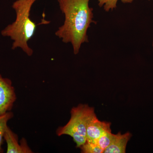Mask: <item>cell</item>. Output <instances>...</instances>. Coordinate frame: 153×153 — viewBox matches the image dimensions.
I'll return each mask as SVG.
<instances>
[{
	"instance_id": "6da1fadb",
	"label": "cell",
	"mask_w": 153,
	"mask_h": 153,
	"mask_svg": "<svg viewBox=\"0 0 153 153\" xmlns=\"http://www.w3.org/2000/svg\"><path fill=\"white\" fill-rule=\"evenodd\" d=\"M64 16V23L55 32L63 43H70L74 54L79 52L81 45L88 42L87 31L93 20V9L90 0H57Z\"/></svg>"
},
{
	"instance_id": "7a4b0ae2",
	"label": "cell",
	"mask_w": 153,
	"mask_h": 153,
	"mask_svg": "<svg viewBox=\"0 0 153 153\" xmlns=\"http://www.w3.org/2000/svg\"><path fill=\"white\" fill-rule=\"evenodd\" d=\"M37 0H17L12 7L16 13L15 22L1 31V35L9 37L13 41L12 49L20 48L28 56L33 55V49L28 42L35 35L37 25L30 18V12Z\"/></svg>"
},
{
	"instance_id": "3957f363",
	"label": "cell",
	"mask_w": 153,
	"mask_h": 153,
	"mask_svg": "<svg viewBox=\"0 0 153 153\" xmlns=\"http://www.w3.org/2000/svg\"><path fill=\"white\" fill-rule=\"evenodd\" d=\"M95 114L94 108L87 104H80L72 108L69 121L66 125L57 128L56 134L58 136H70L76 143V147L79 148L87 140V124Z\"/></svg>"
},
{
	"instance_id": "277c9868",
	"label": "cell",
	"mask_w": 153,
	"mask_h": 153,
	"mask_svg": "<svg viewBox=\"0 0 153 153\" xmlns=\"http://www.w3.org/2000/svg\"><path fill=\"white\" fill-rule=\"evenodd\" d=\"M16 99L12 81L0 74V115L11 111Z\"/></svg>"
},
{
	"instance_id": "5b68a950",
	"label": "cell",
	"mask_w": 153,
	"mask_h": 153,
	"mask_svg": "<svg viewBox=\"0 0 153 153\" xmlns=\"http://www.w3.org/2000/svg\"><path fill=\"white\" fill-rule=\"evenodd\" d=\"M4 140L7 143V153H33L25 138H22L19 143L18 135L14 133L8 126L4 134Z\"/></svg>"
},
{
	"instance_id": "8992f818",
	"label": "cell",
	"mask_w": 153,
	"mask_h": 153,
	"mask_svg": "<svg viewBox=\"0 0 153 153\" xmlns=\"http://www.w3.org/2000/svg\"><path fill=\"white\" fill-rule=\"evenodd\" d=\"M111 125L110 123L99 120L96 115L94 114L89 120L86 127L87 140L95 143V141L105 132L111 131Z\"/></svg>"
},
{
	"instance_id": "52a82bcc",
	"label": "cell",
	"mask_w": 153,
	"mask_h": 153,
	"mask_svg": "<svg viewBox=\"0 0 153 153\" xmlns=\"http://www.w3.org/2000/svg\"><path fill=\"white\" fill-rule=\"evenodd\" d=\"M131 137V134L129 132L123 134L120 132L116 134H114L112 141L103 153H125L127 145Z\"/></svg>"
},
{
	"instance_id": "ba28073f",
	"label": "cell",
	"mask_w": 153,
	"mask_h": 153,
	"mask_svg": "<svg viewBox=\"0 0 153 153\" xmlns=\"http://www.w3.org/2000/svg\"><path fill=\"white\" fill-rule=\"evenodd\" d=\"M13 116V113L11 111L0 115V153L4 152L2 146L4 140V134L8 126V122Z\"/></svg>"
},
{
	"instance_id": "9c48e42d",
	"label": "cell",
	"mask_w": 153,
	"mask_h": 153,
	"mask_svg": "<svg viewBox=\"0 0 153 153\" xmlns=\"http://www.w3.org/2000/svg\"><path fill=\"white\" fill-rule=\"evenodd\" d=\"M119 0H98V5L100 7H103L105 12H108L113 10L117 7L118 1ZM124 4H131L134 0H120Z\"/></svg>"
},
{
	"instance_id": "30bf717a",
	"label": "cell",
	"mask_w": 153,
	"mask_h": 153,
	"mask_svg": "<svg viewBox=\"0 0 153 153\" xmlns=\"http://www.w3.org/2000/svg\"><path fill=\"white\" fill-rule=\"evenodd\" d=\"M114 134L111 131L105 132L102 135L95 141V143L98 145L101 149L104 150L110 144L113 138Z\"/></svg>"
},
{
	"instance_id": "8fae6325",
	"label": "cell",
	"mask_w": 153,
	"mask_h": 153,
	"mask_svg": "<svg viewBox=\"0 0 153 153\" xmlns=\"http://www.w3.org/2000/svg\"><path fill=\"white\" fill-rule=\"evenodd\" d=\"M79 149L82 153H103V150L94 143L86 140Z\"/></svg>"
},
{
	"instance_id": "7c38bea8",
	"label": "cell",
	"mask_w": 153,
	"mask_h": 153,
	"mask_svg": "<svg viewBox=\"0 0 153 153\" xmlns=\"http://www.w3.org/2000/svg\"><path fill=\"white\" fill-rule=\"evenodd\" d=\"M152 47H153V43H152Z\"/></svg>"
},
{
	"instance_id": "4fadbf2b",
	"label": "cell",
	"mask_w": 153,
	"mask_h": 153,
	"mask_svg": "<svg viewBox=\"0 0 153 153\" xmlns=\"http://www.w3.org/2000/svg\"><path fill=\"white\" fill-rule=\"evenodd\" d=\"M148 1H150V0H148Z\"/></svg>"
}]
</instances>
